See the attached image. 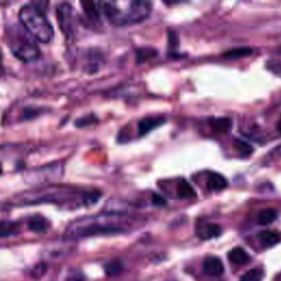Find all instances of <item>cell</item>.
I'll list each match as a JSON object with an SVG mask.
<instances>
[{
  "mask_svg": "<svg viewBox=\"0 0 281 281\" xmlns=\"http://www.w3.org/2000/svg\"><path fill=\"white\" fill-rule=\"evenodd\" d=\"M101 194L98 191H85L65 184H49L23 192L15 197L13 204L30 205L54 203L63 208L75 209L82 205H91L98 201Z\"/></svg>",
  "mask_w": 281,
  "mask_h": 281,
  "instance_id": "6da1fadb",
  "label": "cell"
},
{
  "mask_svg": "<svg viewBox=\"0 0 281 281\" xmlns=\"http://www.w3.org/2000/svg\"><path fill=\"white\" fill-rule=\"evenodd\" d=\"M100 6L108 20L112 25L119 27L140 23L146 20L152 12L149 2H107L101 3Z\"/></svg>",
  "mask_w": 281,
  "mask_h": 281,
  "instance_id": "7a4b0ae2",
  "label": "cell"
},
{
  "mask_svg": "<svg viewBox=\"0 0 281 281\" xmlns=\"http://www.w3.org/2000/svg\"><path fill=\"white\" fill-rule=\"evenodd\" d=\"M19 20L28 33L39 42L49 43L52 41L54 36L53 27L43 10L35 4L23 6L19 11Z\"/></svg>",
  "mask_w": 281,
  "mask_h": 281,
  "instance_id": "3957f363",
  "label": "cell"
},
{
  "mask_svg": "<svg viewBox=\"0 0 281 281\" xmlns=\"http://www.w3.org/2000/svg\"><path fill=\"white\" fill-rule=\"evenodd\" d=\"M101 220V216H88V218L77 219L68 224L65 230V237L83 238L93 235L118 234V233L123 232L122 228Z\"/></svg>",
  "mask_w": 281,
  "mask_h": 281,
  "instance_id": "277c9868",
  "label": "cell"
},
{
  "mask_svg": "<svg viewBox=\"0 0 281 281\" xmlns=\"http://www.w3.org/2000/svg\"><path fill=\"white\" fill-rule=\"evenodd\" d=\"M30 34L22 26H11L7 29L8 46L12 54L22 62H33L40 58L39 46L32 41Z\"/></svg>",
  "mask_w": 281,
  "mask_h": 281,
  "instance_id": "5b68a950",
  "label": "cell"
},
{
  "mask_svg": "<svg viewBox=\"0 0 281 281\" xmlns=\"http://www.w3.org/2000/svg\"><path fill=\"white\" fill-rule=\"evenodd\" d=\"M56 17L61 31L67 39L73 38L77 27V17L74 8L69 4L64 3L58 6L56 9Z\"/></svg>",
  "mask_w": 281,
  "mask_h": 281,
  "instance_id": "8992f818",
  "label": "cell"
},
{
  "mask_svg": "<svg viewBox=\"0 0 281 281\" xmlns=\"http://www.w3.org/2000/svg\"><path fill=\"white\" fill-rule=\"evenodd\" d=\"M64 167L60 163L42 166L28 174V180L32 183H49L59 179L63 175Z\"/></svg>",
  "mask_w": 281,
  "mask_h": 281,
  "instance_id": "52a82bcc",
  "label": "cell"
},
{
  "mask_svg": "<svg viewBox=\"0 0 281 281\" xmlns=\"http://www.w3.org/2000/svg\"><path fill=\"white\" fill-rule=\"evenodd\" d=\"M202 270L205 275L211 277H219L224 272L223 263L220 258L214 256H210L204 259L202 265Z\"/></svg>",
  "mask_w": 281,
  "mask_h": 281,
  "instance_id": "ba28073f",
  "label": "cell"
},
{
  "mask_svg": "<svg viewBox=\"0 0 281 281\" xmlns=\"http://www.w3.org/2000/svg\"><path fill=\"white\" fill-rule=\"evenodd\" d=\"M166 119L163 117H147L142 119L138 124V131L139 135L143 136L151 131H153L154 128H157L158 126L163 125Z\"/></svg>",
  "mask_w": 281,
  "mask_h": 281,
  "instance_id": "9c48e42d",
  "label": "cell"
},
{
  "mask_svg": "<svg viewBox=\"0 0 281 281\" xmlns=\"http://www.w3.org/2000/svg\"><path fill=\"white\" fill-rule=\"evenodd\" d=\"M51 223L42 215H33L28 221L29 231L36 233V234H43L50 230Z\"/></svg>",
  "mask_w": 281,
  "mask_h": 281,
  "instance_id": "30bf717a",
  "label": "cell"
},
{
  "mask_svg": "<svg viewBox=\"0 0 281 281\" xmlns=\"http://www.w3.org/2000/svg\"><path fill=\"white\" fill-rule=\"evenodd\" d=\"M197 234L202 239H211L218 237L222 234V228L219 224L214 223H205L202 226H199L197 229Z\"/></svg>",
  "mask_w": 281,
  "mask_h": 281,
  "instance_id": "8fae6325",
  "label": "cell"
},
{
  "mask_svg": "<svg viewBox=\"0 0 281 281\" xmlns=\"http://www.w3.org/2000/svg\"><path fill=\"white\" fill-rule=\"evenodd\" d=\"M85 17L92 23L100 22V9L98 5L92 2H83L82 3Z\"/></svg>",
  "mask_w": 281,
  "mask_h": 281,
  "instance_id": "7c38bea8",
  "label": "cell"
},
{
  "mask_svg": "<svg viewBox=\"0 0 281 281\" xmlns=\"http://www.w3.org/2000/svg\"><path fill=\"white\" fill-rule=\"evenodd\" d=\"M207 187L211 191H222L228 187V180L220 174H211L208 177Z\"/></svg>",
  "mask_w": 281,
  "mask_h": 281,
  "instance_id": "4fadbf2b",
  "label": "cell"
},
{
  "mask_svg": "<svg viewBox=\"0 0 281 281\" xmlns=\"http://www.w3.org/2000/svg\"><path fill=\"white\" fill-rule=\"evenodd\" d=\"M228 257L229 260L235 265H245L251 261V256L242 247L233 248L232 251H230Z\"/></svg>",
  "mask_w": 281,
  "mask_h": 281,
  "instance_id": "5bb4252c",
  "label": "cell"
},
{
  "mask_svg": "<svg viewBox=\"0 0 281 281\" xmlns=\"http://www.w3.org/2000/svg\"><path fill=\"white\" fill-rule=\"evenodd\" d=\"M210 125L215 133H228L232 128V120L229 118H213L210 120Z\"/></svg>",
  "mask_w": 281,
  "mask_h": 281,
  "instance_id": "9a60e30c",
  "label": "cell"
},
{
  "mask_svg": "<svg viewBox=\"0 0 281 281\" xmlns=\"http://www.w3.org/2000/svg\"><path fill=\"white\" fill-rule=\"evenodd\" d=\"M20 232V224L12 221L0 222V237H8L18 234Z\"/></svg>",
  "mask_w": 281,
  "mask_h": 281,
  "instance_id": "2e32d148",
  "label": "cell"
},
{
  "mask_svg": "<svg viewBox=\"0 0 281 281\" xmlns=\"http://www.w3.org/2000/svg\"><path fill=\"white\" fill-rule=\"evenodd\" d=\"M177 194L181 199H194L197 197L194 187L184 179H181L177 184Z\"/></svg>",
  "mask_w": 281,
  "mask_h": 281,
  "instance_id": "e0dca14e",
  "label": "cell"
},
{
  "mask_svg": "<svg viewBox=\"0 0 281 281\" xmlns=\"http://www.w3.org/2000/svg\"><path fill=\"white\" fill-rule=\"evenodd\" d=\"M281 236L274 231H264L259 234V240L264 247H271L280 242Z\"/></svg>",
  "mask_w": 281,
  "mask_h": 281,
  "instance_id": "ac0fdd59",
  "label": "cell"
},
{
  "mask_svg": "<svg viewBox=\"0 0 281 281\" xmlns=\"http://www.w3.org/2000/svg\"><path fill=\"white\" fill-rule=\"evenodd\" d=\"M278 213L275 209H264L257 216V221L260 226H269L277 219Z\"/></svg>",
  "mask_w": 281,
  "mask_h": 281,
  "instance_id": "d6986e66",
  "label": "cell"
},
{
  "mask_svg": "<svg viewBox=\"0 0 281 281\" xmlns=\"http://www.w3.org/2000/svg\"><path fill=\"white\" fill-rule=\"evenodd\" d=\"M252 54H253V49H251V47H247V46H243V47H235V49L229 50L223 54V56L226 59L235 60V59L245 58V56H250Z\"/></svg>",
  "mask_w": 281,
  "mask_h": 281,
  "instance_id": "ffe728a7",
  "label": "cell"
},
{
  "mask_svg": "<svg viewBox=\"0 0 281 281\" xmlns=\"http://www.w3.org/2000/svg\"><path fill=\"white\" fill-rule=\"evenodd\" d=\"M156 55L157 51L153 47H142V49L136 51V61H138V63H143L155 58Z\"/></svg>",
  "mask_w": 281,
  "mask_h": 281,
  "instance_id": "44dd1931",
  "label": "cell"
},
{
  "mask_svg": "<svg viewBox=\"0 0 281 281\" xmlns=\"http://www.w3.org/2000/svg\"><path fill=\"white\" fill-rule=\"evenodd\" d=\"M234 147L238 152V154L243 157L250 156L251 154H253V152H254L253 147L251 146V144H248L247 142L238 140V139H236L234 142Z\"/></svg>",
  "mask_w": 281,
  "mask_h": 281,
  "instance_id": "7402d4cb",
  "label": "cell"
},
{
  "mask_svg": "<svg viewBox=\"0 0 281 281\" xmlns=\"http://www.w3.org/2000/svg\"><path fill=\"white\" fill-rule=\"evenodd\" d=\"M122 264L119 260H111L104 265V272L108 276H117L122 271Z\"/></svg>",
  "mask_w": 281,
  "mask_h": 281,
  "instance_id": "603a6c76",
  "label": "cell"
},
{
  "mask_svg": "<svg viewBox=\"0 0 281 281\" xmlns=\"http://www.w3.org/2000/svg\"><path fill=\"white\" fill-rule=\"evenodd\" d=\"M264 271L259 268H254L248 270L246 274L240 277L239 281H263Z\"/></svg>",
  "mask_w": 281,
  "mask_h": 281,
  "instance_id": "cb8c5ba5",
  "label": "cell"
},
{
  "mask_svg": "<svg viewBox=\"0 0 281 281\" xmlns=\"http://www.w3.org/2000/svg\"><path fill=\"white\" fill-rule=\"evenodd\" d=\"M97 121H98V119L96 118L95 116H87V117H84V118H80V119L76 120L75 125L77 127H84V126H87V125H91V124L96 123Z\"/></svg>",
  "mask_w": 281,
  "mask_h": 281,
  "instance_id": "d4e9b609",
  "label": "cell"
},
{
  "mask_svg": "<svg viewBox=\"0 0 281 281\" xmlns=\"http://www.w3.org/2000/svg\"><path fill=\"white\" fill-rule=\"evenodd\" d=\"M267 68L275 75L281 77V61L271 60L267 62Z\"/></svg>",
  "mask_w": 281,
  "mask_h": 281,
  "instance_id": "484cf974",
  "label": "cell"
},
{
  "mask_svg": "<svg viewBox=\"0 0 281 281\" xmlns=\"http://www.w3.org/2000/svg\"><path fill=\"white\" fill-rule=\"evenodd\" d=\"M65 281H86V279L82 271L71 270L66 275Z\"/></svg>",
  "mask_w": 281,
  "mask_h": 281,
  "instance_id": "4316f807",
  "label": "cell"
},
{
  "mask_svg": "<svg viewBox=\"0 0 281 281\" xmlns=\"http://www.w3.org/2000/svg\"><path fill=\"white\" fill-rule=\"evenodd\" d=\"M152 202H153V204H155V205L162 207V205L166 204V200L162 196L154 194L153 196H152Z\"/></svg>",
  "mask_w": 281,
  "mask_h": 281,
  "instance_id": "83f0119b",
  "label": "cell"
},
{
  "mask_svg": "<svg viewBox=\"0 0 281 281\" xmlns=\"http://www.w3.org/2000/svg\"><path fill=\"white\" fill-rule=\"evenodd\" d=\"M277 128H278V131L281 133V118L280 120L278 121V124H277Z\"/></svg>",
  "mask_w": 281,
  "mask_h": 281,
  "instance_id": "f1b7e54d",
  "label": "cell"
},
{
  "mask_svg": "<svg viewBox=\"0 0 281 281\" xmlns=\"http://www.w3.org/2000/svg\"><path fill=\"white\" fill-rule=\"evenodd\" d=\"M275 152H276V153H277V154H279V155H281V146H279V147H277Z\"/></svg>",
  "mask_w": 281,
  "mask_h": 281,
  "instance_id": "f546056e",
  "label": "cell"
},
{
  "mask_svg": "<svg viewBox=\"0 0 281 281\" xmlns=\"http://www.w3.org/2000/svg\"><path fill=\"white\" fill-rule=\"evenodd\" d=\"M0 174H2V167H0Z\"/></svg>",
  "mask_w": 281,
  "mask_h": 281,
  "instance_id": "4dcf8cb0",
  "label": "cell"
}]
</instances>
